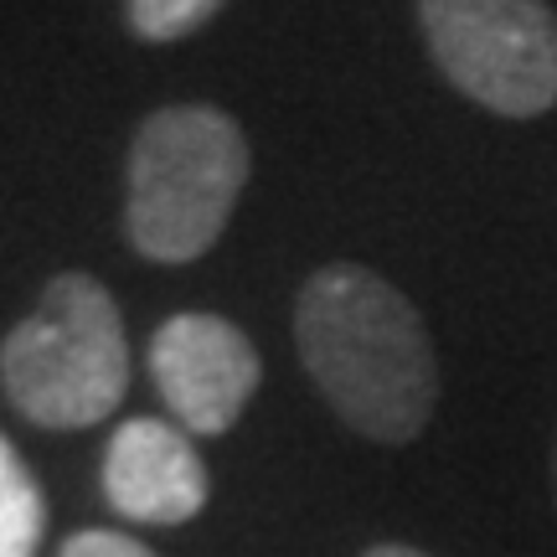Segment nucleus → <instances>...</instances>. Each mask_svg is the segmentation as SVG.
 <instances>
[{"label":"nucleus","mask_w":557,"mask_h":557,"mask_svg":"<svg viewBox=\"0 0 557 557\" xmlns=\"http://www.w3.org/2000/svg\"><path fill=\"white\" fill-rule=\"evenodd\" d=\"M295 346L331 413L372 444H413L438 403L423 315L367 263H325L295 299Z\"/></svg>","instance_id":"f257e3e1"},{"label":"nucleus","mask_w":557,"mask_h":557,"mask_svg":"<svg viewBox=\"0 0 557 557\" xmlns=\"http://www.w3.org/2000/svg\"><path fill=\"white\" fill-rule=\"evenodd\" d=\"M248 181V139L212 103H171L135 129L124 227L145 259H201L233 218Z\"/></svg>","instance_id":"f03ea898"},{"label":"nucleus","mask_w":557,"mask_h":557,"mask_svg":"<svg viewBox=\"0 0 557 557\" xmlns=\"http://www.w3.org/2000/svg\"><path fill=\"white\" fill-rule=\"evenodd\" d=\"M5 403L37 429H88L129 393V341L114 295L67 269L0 341Z\"/></svg>","instance_id":"7ed1b4c3"},{"label":"nucleus","mask_w":557,"mask_h":557,"mask_svg":"<svg viewBox=\"0 0 557 557\" xmlns=\"http://www.w3.org/2000/svg\"><path fill=\"white\" fill-rule=\"evenodd\" d=\"M429 58L465 99L500 120L557 103V11L547 0H418Z\"/></svg>","instance_id":"20e7f679"},{"label":"nucleus","mask_w":557,"mask_h":557,"mask_svg":"<svg viewBox=\"0 0 557 557\" xmlns=\"http://www.w3.org/2000/svg\"><path fill=\"white\" fill-rule=\"evenodd\" d=\"M150 377L186 434L218 438L259 393L263 361L233 320L186 310L150 336Z\"/></svg>","instance_id":"39448f33"},{"label":"nucleus","mask_w":557,"mask_h":557,"mask_svg":"<svg viewBox=\"0 0 557 557\" xmlns=\"http://www.w3.org/2000/svg\"><path fill=\"white\" fill-rule=\"evenodd\" d=\"M103 496L129 521L186 527L207 506V465L165 418H124L103 449Z\"/></svg>","instance_id":"423d86ee"},{"label":"nucleus","mask_w":557,"mask_h":557,"mask_svg":"<svg viewBox=\"0 0 557 557\" xmlns=\"http://www.w3.org/2000/svg\"><path fill=\"white\" fill-rule=\"evenodd\" d=\"M47 532V500L11 438H0V557H37Z\"/></svg>","instance_id":"0eeeda50"},{"label":"nucleus","mask_w":557,"mask_h":557,"mask_svg":"<svg viewBox=\"0 0 557 557\" xmlns=\"http://www.w3.org/2000/svg\"><path fill=\"white\" fill-rule=\"evenodd\" d=\"M222 11V0H129V32L139 41H181Z\"/></svg>","instance_id":"6e6552de"},{"label":"nucleus","mask_w":557,"mask_h":557,"mask_svg":"<svg viewBox=\"0 0 557 557\" xmlns=\"http://www.w3.org/2000/svg\"><path fill=\"white\" fill-rule=\"evenodd\" d=\"M58 557H156L145 542L124 537V532H99V527H88V532H73V537L62 542Z\"/></svg>","instance_id":"1a4fd4ad"},{"label":"nucleus","mask_w":557,"mask_h":557,"mask_svg":"<svg viewBox=\"0 0 557 557\" xmlns=\"http://www.w3.org/2000/svg\"><path fill=\"white\" fill-rule=\"evenodd\" d=\"M361 557H429V553H418L408 542H377V547H367Z\"/></svg>","instance_id":"9d476101"},{"label":"nucleus","mask_w":557,"mask_h":557,"mask_svg":"<svg viewBox=\"0 0 557 557\" xmlns=\"http://www.w3.org/2000/svg\"><path fill=\"white\" fill-rule=\"evenodd\" d=\"M553 496H557V438H553Z\"/></svg>","instance_id":"9b49d317"}]
</instances>
